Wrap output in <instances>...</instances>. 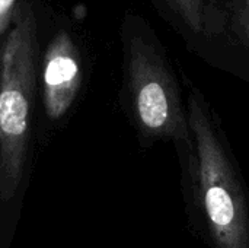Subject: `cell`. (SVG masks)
Masks as SVG:
<instances>
[{
  "mask_svg": "<svg viewBox=\"0 0 249 248\" xmlns=\"http://www.w3.org/2000/svg\"><path fill=\"white\" fill-rule=\"evenodd\" d=\"M197 202L214 248H249V205L231 153L204 96H188Z\"/></svg>",
  "mask_w": 249,
  "mask_h": 248,
  "instance_id": "1",
  "label": "cell"
},
{
  "mask_svg": "<svg viewBox=\"0 0 249 248\" xmlns=\"http://www.w3.org/2000/svg\"><path fill=\"white\" fill-rule=\"evenodd\" d=\"M36 31L29 0L18 1L0 47V205L18 193L28 158L36 89Z\"/></svg>",
  "mask_w": 249,
  "mask_h": 248,
  "instance_id": "2",
  "label": "cell"
},
{
  "mask_svg": "<svg viewBox=\"0 0 249 248\" xmlns=\"http://www.w3.org/2000/svg\"><path fill=\"white\" fill-rule=\"evenodd\" d=\"M127 85L131 114L144 139H171L190 146L188 113L178 82L162 51L142 34L127 42Z\"/></svg>",
  "mask_w": 249,
  "mask_h": 248,
  "instance_id": "3",
  "label": "cell"
},
{
  "mask_svg": "<svg viewBox=\"0 0 249 248\" xmlns=\"http://www.w3.org/2000/svg\"><path fill=\"white\" fill-rule=\"evenodd\" d=\"M44 107L50 120H60L71 108L82 86L79 50L66 31L50 41L42 64Z\"/></svg>",
  "mask_w": 249,
  "mask_h": 248,
  "instance_id": "4",
  "label": "cell"
},
{
  "mask_svg": "<svg viewBox=\"0 0 249 248\" xmlns=\"http://www.w3.org/2000/svg\"><path fill=\"white\" fill-rule=\"evenodd\" d=\"M184 23L197 34L212 35L222 31L223 19L207 0H166Z\"/></svg>",
  "mask_w": 249,
  "mask_h": 248,
  "instance_id": "5",
  "label": "cell"
},
{
  "mask_svg": "<svg viewBox=\"0 0 249 248\" xmlns=\"http://www.w3.org/2000/svg\"><path fill=\"white\" fill-rule=\"evenodd\" d=\"M233 15L238 31L249 47V0H236Z\"/></svg>",
  "mask_w": 249,
  "mask_h": 248,
  "instance_id": "6",
  "label": "cell"
},
{
  "mask_svg": "<svg viewBox=\"0 0 249 248\" xmlns=\"http://www.w3.org/2000/svg\"><path fill=\"white\" fill-rule=\"evenodd\" d=\"M18 0H0V38L12 26Z\"/></svg>",
  "mask_w": 249,
  "mask_h": 248,
  "instance_id": "7",
  "label": "cell"
}]
</instances>
